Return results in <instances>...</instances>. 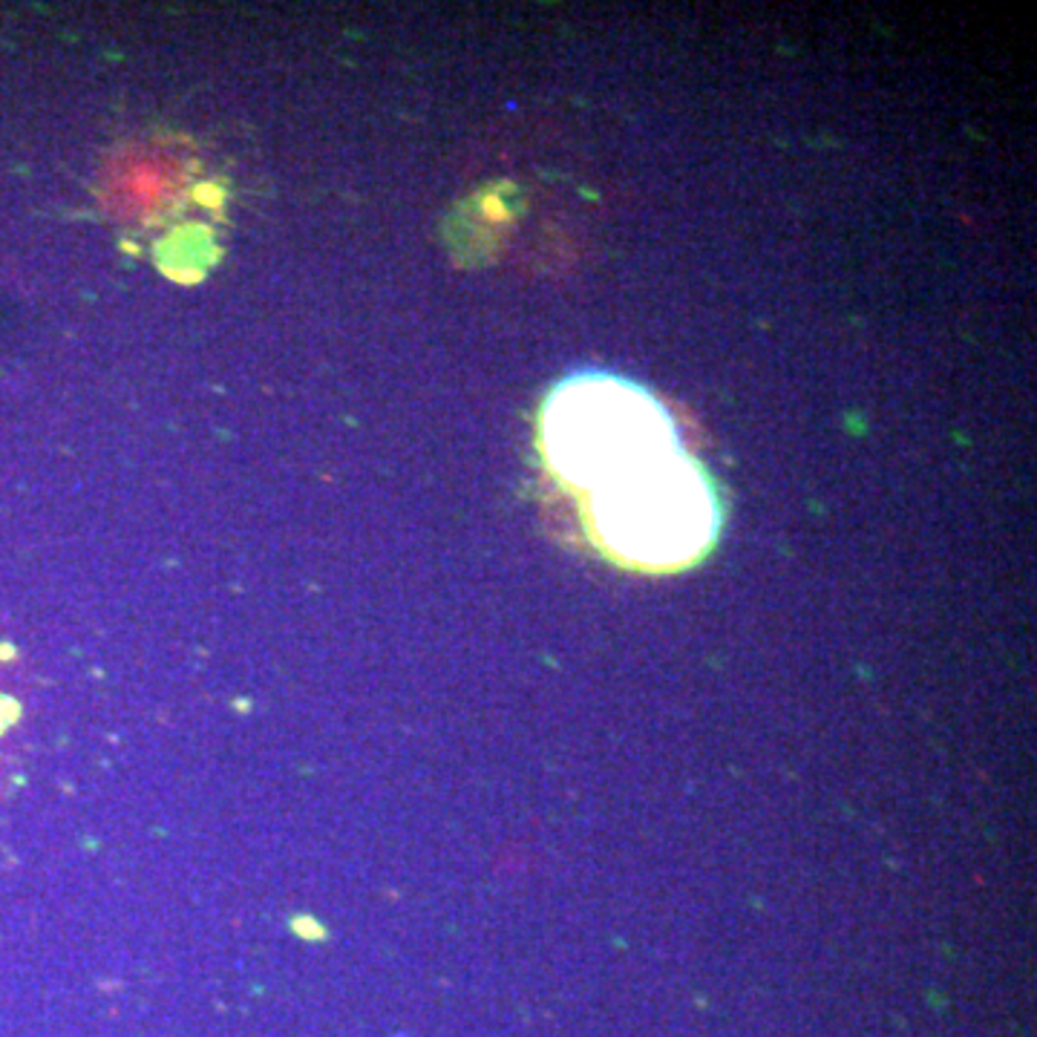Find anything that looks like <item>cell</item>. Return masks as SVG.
<instances>
[{
  "instance_id": "1",
  "label": "cell",
  "mask_w": 1037,
  "mask_h": 1037,
  "mask_svg": "<svg viewBox=\"0 0 1037 1037\" xmlns=\"http://www.w3.org/2000/svg\"><path fill=\"white\" fill-rule=\"evenodd\" d=\"M588 496V522L614 560L642 571H678L710 551L717 499L683 450L608 478Z\"/></svg>"
},
{
  "instance_id": "2",
  "label": "cell",
  "mask_w": 1037,
  "mask_h": 1037,
  "mask_svg": "<svg viewBox=\"0 0 1037 1037\" xmlns=\"http://www.w3.org/2000/svg\"><path fill=\"white\" fill-rule=\"evenodd\" d=\"M542 447L560 478L583 493L683 450L663 403L640 384L605 372L574 375L553 389L542 412Z\"/></svg>"
}]
</instances>
